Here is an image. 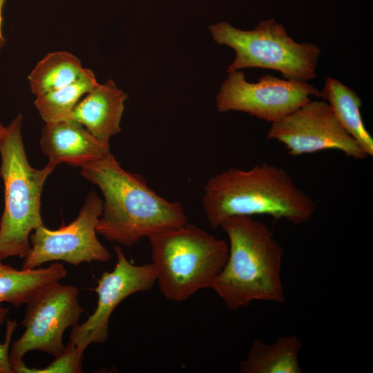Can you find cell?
Wrapping results in <instances>:
<instances>
[{
  "instance_id": "6da1fadb",
  "label": "cell",
  "mask_w": 373,
  "mask_h": 373,
  "mask_svg": "<svg viewBox=\"0 0 373 373\" xmlns=\"http://www.w3.org/2000/svg\"><path fill=\"white\" fill-rule=\"evenodd\" d=\"M80 168L81 175L103 194L96 231L111 242L130 247L188 223L180 202L157 194L142 176L124 169L111 153Z\"/></svg>"
},
{
  "instance_id": "7a4b0ae2",
  "label": "cell",
  "mask_w": 373,
  "mask_h": 373,
  "mask_svg": "<svg viewBox=\"0 0 373 373\" xmlns=\"http://www.w3.org/2000/svg\"><path fill=\"white\" fill-rule=\"evenodd\" d=\"M202 203L213 229L231 217L260 215L298 225L310 220L317 208L286 171L267 163L248 170L231 168L211 176Z\"/></svg>"
},
{
  "instance_id": "3957f363",
  "label": "cell",
  "mask_w": 373,
  "mask_h": 373,
  "mask_svg": "<svg viewBox=\"0 0 373 373\" xmlns=\"http://www.w3.org/2000/svg\"><path fill=\"white\" fill-rule=\"evenodd\" d=\"M220 227L229 238L227 261L211 289L230 310L254 300L283 303V249L267 224L250 216H234Z\"/></svg>"
},
{
  "instance_id": "277c9868",
  "label": "cell",
  "mask_w": 373,
  "mask_h": 373,
  "mask_svg": "<svg viewBox=\"0 0 373 373\" xmlns=\"http://www.w3.org/2000/svg\"><path fill=\"white\" fill-rule=\"evenodd\" d=\"M22 116L14 118L0 140V175L4 185V210L0 220V260L24 258L31 232L44 224L41 197L44 183L57 166L48 161L41 169L29 163L21 135Z\"/></svg>"
},
{
  "instance_id": "5b68a950",
  "label": "cell",
  "mask_w": 373,
  "mask_h": 373,
  "mask_svg": "<svg viewBox=\"0 0 373 373\" xmlns=\"http://www.w3.org/2000/svg\"><path fill=\"white\" fill-rule=\"evenodd\" d=\"M156 283L168 300L181 302L211 288L224 267L229 245L192 224L148 238Z\"/></svg>"
},
{
  "instance_id": "8992f818",
  "label": "cell",
  "mask_w": 373,
  "mask_h": 373,
  "mask_svg": "<svg viewBox=\"0 0 373 373\" xmlns=\"http://www.w3.org/2000/svg\"><path fill=\"white\" fill-rule=\"evenodd\" d=\"M209 28L216 43L227 46L236 52L227 73L260 68L278 70L290 80L307 82L316 77L319 47L312 43L296 42L284 26L274 19L262 21L249 30L236 28L224 21Z\"/></svg>"
},
{
  "instance_id": "52a82bcc",
  "label": "cell",
  "mask_w": 373,
  "mask_h": 373,
  "mask_svg": "<svg viewBox=\"0 0 373 373\" xmlns=\"http://www.w3.org/2000/svg\"><path fill=\"white\" fill-rule=\"evenodd\" d=\"M78 294L77 287L58 281L45 287L28 301L21 323L25 330L10 348L11 364L22 361L33 350L53 357L64 352V332L78 325L84 312Z\"/></svg>"
},
{
  "instance_id": "ba28073f",
  "label": "cell",
  "mask_w": 373,
  "mask_h": 373,
  "mask_svg": "<svg viewBox=\"0 0 373 373\" xmlns=\"http://www.w3.org/2000/svg\"><path fill=\"white\" fill-rule=\"evenodd\" d=\"M103 200L92 191L77 217L58 229L42 224L30 234L31 247L21 269H32L50 261H63L73 266L82 262H107L111 254L97 237V226Z\"/></svg>"
},
{
  "instance_id": "9c48e42d",
  "label": "cell",
  "mask_w": 373,
  "mask_h": 373,
  "mask_svg": "<svg viewBox=\"0 0 373 373\" xmlns=\"http://www.w3.org/2000/svg\"><path fill=\"white\" fill-rule=\"evenodd\" d=\"M228 73L216 96L220 113L241 111L272 123L309 102L310 96L320 97V91L307 82L266 74L251 83L240 70Z\"/></svg>"
},
{
  "instance_id": "30bf717a",
  "label": "cell",
  "mask_w": 373,
  "mask_h": 373,
  "mask_svg": "<svg viewBox=\"0 0 373 373\" xmlns=\"http://www.w3.org/2000/svg\"><path fill=\"white\" fill-rule=\"evenodd\" d=\"M267 139L282 143L294 156L336 150L355 160L368 155L341 126L326 102L312 101L272 122Z\"/></svg>"
},
{
  "instance_id": "8fae6325",
  "label": "cell",
  "mask_w": 373,
  "mask_h": 373,
  "mask_svg": "<svg viewBox=\"0 0 373 373\" xmlns=\"http://www.w3.org/2000/svg\"><path fill=\"white\" fill-rule=\"evenodd\" d=\"M117 262L111 271H104L95 289L97 307L82 324L73 327L69 341L84 352L91 343H104L108 337L109 320L117 306L128 296L150 290L156 284L153 265H135L122 248L115 245Z\"/></svg>"
},
{
  "instance_id": "7c38bea8",
  "label": "cell",
  "mask_w": 373,
  "mask_h": 373,
  "mask_svg": "<svg viewBox=\"0 0 373 373\" xmlns=\"http://www.w3.org/2000/svg\"><path fill=\"white\" fill-rule=\"evenodd\" d=\"M39 144L48 161L81 167L111 153L109 143L91 135L81 124L64 119L46 123Z\"/></svg>"
},
{
  "instance_id": "4fadbf2b",
  "label": "cell",
  "mask_w": 373,
  "mask_h": 373,
  "mask_svg": "<svg viewBox=\"0 0 373 373\" xmlns=\"http://www.w3.org/2000/svg\"><path fill=\"white\" fill-rule=\"evenodd\" d=\"M128 95L112 79L98 84L77 104L67 119L81 124L98 140L109 143L121 132L120 123Z\"/></svg>"
},
{
  "instance_id": "5bb4252c",
  "label": "cell",
  "mask_w": 373,
  "mask_h": 373,
  "mask_svg": "<svg viewBox=\"0 0 373 373\" xmlns=\"http://www.w3.org/2000/svg\"><path fill=\"white\" fill-rule=\"evenodd\" d=\"M343 129L363 151L373 156V138L366 129L361 113L362 100L358 94L338 79L329 76L320 91Z\"/></svg>"
},
{
  "instance_id": "9a60e30c",
  "label": "cell",
  "mask_w": 373,
  "mask_h": 373,
  "mask_svg": "<svg viewBox=\"0 0 373 373\" xmlns=\"http://www.w3.org/2000/svg\"><path fill=\"white\" fill-rule=\"evenodd\" d=\"M300 339L294 335L280 336L268 345L255 340L247 357L239 364L242 373H301L298 355Z\"/></svg>"
},
{
  "instance_id": "2e32d148",
  "label": "cell",
  "mask_w": 373,
  "mask_h": 373,
  "mask_svg": "<svg viewBox=\"0 0 373 373\" xmlns=\"http://www.w3.org/2000/svg\"><path fill=\"white\" fill-rule=\"evenodd\" d=\"M63 265L54 262L47 267L17 269L0 260V303L15 307L26 304L38 291L65 278Z\"/></svg>"
},
{
  "instance_id": "e0dca14e",
  "label": "cell",
  "mask_w": 373,
  "mask_h": 373,
  "mask_svg": "<svg viewBox=\"0 0 373 373\" xmlns=\"http://www.w3.org/2000/svg\"><path fill=\"white\" fill-rule=\"evenodd\" d=\"M84 70L73 54L50 52L37 63L28 77L31 92L37 97L59 89L79 78Z\"/></svg>"
},
{
  "instance_id": "ac0fdd59",
  "label": "cell",
  "mask_w": 373,
  "mask_h": 373,
  "mask_svg": "<svg viewBox=\"0 0 373 373\" xmlns=\"http://www.w3.org/2000/svg\"><path fill=\"white\" fill-rule=\"evenodd\" d=\"M98 84L93 71L85 68L75 82L36 97L35 106L45 123L67 119L82 98Z\"/></svg>"
},
{
  "instance_id": "d6986e66",
  "label": "cell",
  "mask_w": 373,
  "mask_h": 373,
  "mask_svg": "<svg viewBox=\"0 0 373 373\" xmlns=\"http://www.w3.org/2000/svg\"><path fill=\"white\" fill-rule=\"evenodd\" d=\"M53 361L47 367L39 369L28 367L22 361L11 364L13 373H79L83 372L82 361L84 352L79 350L70 341L64 352L54 357Z\"/></svg>"
},
{
  "instance_id": "ffe728a7",
  "label": "cell",
  "mask_w": 373,
  "mask_h": 373,
  "mask_svg": "<svg viewBox=\"0 0 373 373\" xmlns=\"http://www.w3.org/2000/svg\"><path fill=\"white\" fill-rule=\"evenodd\" d=\"M9 309L0 303V326L3 323ZM16 320H7L5 341L0 343V373H13L10 360V345L17 327Z\"/></svg>"
},
{
  "instance_id": "44dd1931",
  "label": "cell",
  "mask_w": 373,
  "mask_h": 373,
  "mask_svg": "<svg viewBox=\"0 0 373 373\" xmlns=\"http://www.w3.org/2000/svg\"><path fill=\"white\" fill-rule=\"evenodd\" d=\"M4 3V0H0V46H3L5 43V39L3 35L2 32V24H3V6Z\"/></svg>"
},
{
  "instance_id": "7402d4cb",
  "label": "cell",
  "mask_w": 373,
  "mask_h": 373,
  "mask_svg": "<svg viewBox=\"0 0 373 373\" xmlns=\"http://www.w3.org/2000/svg\"><path fill=\"white\" fill-rule=\"evenodd\" d=\"M6 131V126H4L1 122H0V140L3 137Z\"/></svg>"
}]
</instances>
